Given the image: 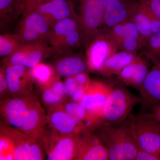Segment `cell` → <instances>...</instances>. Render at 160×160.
Returning <instances> with one entry per match:
<instances>
[{
    "label": "cell",
    "mask_w": 160,
    "mask_h": 160,
    "mask_svg": "<svg viewBox=\"0 0 160 160\" xmlns=\"http://www.w3.org/2000/svg\"><path fill=\"white\" fill-rule=\"evenodd\" d=\"M95 132L107 149L109 160H134L138 146L130 131L129 118L116 125L102 124Z\"/></svg>",
    "instance_id": "cell-1"
},
{
    "label": "cell",
    "mask_w": 160,
    "mask_h": 160,
    "mask_svg": "<svg viewBox=\"0 0 160 160\" xmlns=\"http://www.w3.org/2000/svg\"><path fill=\"white\" fill-rule=\"evenodd\" d=\"M49 44L58 55L85 47L84 31L77 18H67L57 23L51 28Z\"/></svg>",
    "instance_id": "cell-2"
},
{
    "label": "cell",
    "mask_w": 160,
    "mask_h": 160,
    "mask_svg": "<svg viewBox=\"0 0 160 160\" xmlns=\"http://www.w3.org/2000/svg\"><path fill=\"white\" fill-rule=\"evenodd\" d=\"M129 127L138 147L157 156L160 149V122L152 113L129 117Z\"/></svg>",
    "instance_id": "cell-3"
},
{
    "label": "cell",
    "mask_w": 160,
    "mask_h": 160,
    "mask_svg": "<svg viewBox=\"0 0 160 160\" xmlns=\"http://www.w3.org/2000/svg\"><path fill=\"white\" fill-rule=\"evenodd\" d=\"M140 98L122 86H111L101 118L102 124L116 125L126 121L132 108L141 103Z\"/></svg>",
    "instance_id": "cell-4"
},
{
    "label": "cell",
    "mask_w": 160,
    "mask_h": 160,
    "mask_svg": "<svg viewBox=\"0 0 160 160\" xmlns=\"http://www.w3.org/2000/svg\"><path fill=\"white\" fill-rule=\"evenodd\" d=\"M76 16L85 35V48L98 35L103 32V0H70Z\"/></svg>",
    "instance_id": "cell-5"
},
{
    "label": "cell",
    "mask_w": 160,
    "mask_h": 160,
    "mask_svg": "<svg viewBox=\"0 0 160 160\" xmlns=\"http://www.w3.org/2000/svg\"><path fill=\"white\" fill-rule=\"evenodd\" d=\"M51 28L45 18L32 8L24 7L14 34L22 44H49Z\"/></svg>",
    "instance_id": "cell-6"
},
{
    "label": "cell",
    "mask_w": 160,
    "mask_h": 160,
    "mask_svg": "<svg viewBox=\"0 0 160 160\" xmlns=\"http://www.w3.org/2000/svg\"><path fill=\"white\" fill-rule=\"evenodd\" d=\"M49 160H76L79 134H63L50 128L38 140Z\"/></svg>",
    "instance_id": "cell-7"
},
{
    "label": "cell",
    "mask_w": 160,
    "mask_h": 160,
    "mask_svg": "<svg viewBox=\"0 0 160 160\" xmlns=\"http://www.w3.org/2000/svg\"><path fill=\"white\" fill-rule=\"evenodd\" d=\"M52 54L54 50L49 44H24L14 53L3 58L2 65H20L32 69Z\"/></svg>",
    "instance_id": "cell-8"
},
{
    "label": "cell",
    "mask_w": 160,
    "mask_h": 160,
    "mask_svg": "<svg viewBox=\"0 0 160 160\" xmlns=\"http://www.w3.org/2000/svg\"><path fill=\"white\" fill-rule=\"evenodd\" d=\"M36 98L32 92L3 101L1 104V113L4 123L20 130L29 107Z\"/></svg>",
    "instance_id": "cell-9"
},
{
    "label": "cell",
    "mask_w": 160,
    "mask_h": 160,
    "mask_svg": "<svg viewBox=\"0 0 160 160\" xmlns=\"http://www.w3.org/2000/svg\"><path fill=\"white\" fill-rule=\"evenodd\" d=\"M86 57L89 71L98 72L108 58L118 51L117 46L107 35L101 32L86 48Z\"/></svg>",
    "instance_id": "cell-10"
},
{
    "label": "cell",
    "mask_w": 160,
    "mask_h": 160,
    "mask_svg": "<svg viewBox=\"0 0 160 160\" xmlns=\"http://www.w3.org/2000/svg\"><path fill=\"white\" fill-rule=\"evenodd\" d=\"M103 32L118 24L131 20L138 0H103Z\"/></svg>",
    "instance_id": "cell-11"
},
{
    "label": "cell",
    "mask_w": 160,
    "mask_h": 160,
    "mask_svg": "<svg viewBox=\"0 0 160 160\" xmlns=\"http://www.w3.org/2000/svg\"><path fill=\"white\" fill-rule=\"evenodd\" d=\"M4 66L8 90L12 97L20 96L32 92L34 81L30 69L20 65Z\"/></svg>",
    "instance_id": "cell-12"
},
{
    "label": "cell",
    "mask_w": 160,
    "mask_h": 160,
    "mask_svg": "<svg viewBox=\"0 0 160 160\" xmlns=\"http://www.w3.org/2000/svg\"><path fill=\"white\" fill-rule=\"evenodd\" d=\"M111 86L102 82L91 81L79 104L86 111L101 121Z\"/></svg>",
    "instance_id": "cell-13"
},
{
    "label": "cell",
    "mask_w": 160,
    "mask_h": 160,
    "mask_svg": "<svg viewBox=\"0 0 160 160\" xmlns=\"http://www.w3.org/2000/svg\"><path fill=\"white\" fill-rule=\"evenodd\" d=\"M77 160H108V152L95 131L79 133Z\"/></svg>",
    "instance_id": "cell-14"
},
{
    "label": "cell",
    "mask_w": 160,
    "mask_h": 160,
    "mask_svg": "<svg viewBox=\"0 0 160 160\" xmlns=\"http://www.w3.org/2000/svg\"><path fill=\"white\" fill-rule=\"evenodd\" d=\"M142 86L139 90L143 110H152L160 104V63L153 62Z\"/></svg>",
    "instance_id": "cell-15"
},
{
    "label": "cell",
    "mask_w": 160,
    "mask_h": 160,
    "mask_svg": "<svg viewBox=\"0 0 160 160\" xmlns=\"http://www.w3.org/2000/svg\"><path fill=\"white\" fill-rule=\"evenodd\" d=\"M47 124V115L37 98L29 107L20 130L39 140L46 132Z\"/></svg>",
    "instance_id": "cell-16"
},
{
    "label": "cell",
    "mask_w": 160,
    "mask_h": 160,
    "mask_svg": "<svg viewBox=\"0 0 160 160\" xmlns=\"http://www.w3.org/2000/svg\"><path fill=\"white\" fill-rule=\"evenodd\" d=\"M32 9L43 16L51 28L60 21L67 18H77L70 0H54L38 5Z\"/></svg>",
    "instance_id": "cell-17"
},
{
    "label": "cell",
    "mask_w": 160,
    "mask_h": 160,
    "mask_svg": "<svg viewBox=\"0 0 160 160\" xmlns=\"http://www.w3.org/2000/svg\"><path fill=\"white\" fill-rule=\"evenodd\" d=\"M53 66L56 74L59 77H69L89 71L86 56L72 52L59 55Z\"/></svg>",
    "instance_id": "cell-18"
},
{
    "label": "cell",
    "mask_w": 160,
    "mask_h": 160,
    "mask_svg": "<svg viewBox=\"0 0 160 160\" xmlns=\"http://www.w3.org/2000/svg\"><path fill=\"white\" fill-rule=\"evenodd\" d=\"M47 122L49 127L63 134H77L82 132L75 120L62 106L48 109Z\"/></svg>",
    "instance_id": "cell-19"
},
{
    "label": "cell",
    "mask_w": 160,
    "mask_h": 160,
    "mask_svg": "<svg viewBox=\"0 0 160 160\" xmlns=\"http://www.w3.org/2000/svg\"><path fill=\"white\" fill-rule=\"evenodd\" d=\"M69 115L73 118L82 132L87 130L95 131L102 125L100 119L89 113L78 103L67 100L62 105Z\"/></svg>",
    "instance_id": "cell-20"
},
{
    "label": "cell",
    "mask_w": 160,
    "mask_h": 160,
    "mask_svg": "<svg viewBox=\"0 0 160 160\" xmlns=\"http://www.w3.org/2000/svg\"><path fill=\"white\" fill-rule=\"evenodd\" d=\"M25 0H0L1 30L8 29L22 13Z\"/></svg>",
    "instance_id": "cell-21"
},
{
    "label": "cell",
    "mask_w": 160,
    "mask_h": 160,
    "mask_svg": "<svg viewBox=\"0 0 160 160\" xmlns=\"http://www.w3.org/2000/svg\"><path fill=\"white\" fill-rule=\"evenodd\" d=\"M137 52L118 51L105 61L102 68L98 72L105 77L117 75L122 69L137 57Z\"/></svg>",
    "instance_id": "cell-22"
},
{
    "label": "cell",
    "mask_w": 160,
    "mask_h": 160,
    "mask_svg": "<svg viewBox=\"0 0 160 160\" xmlns=\"http://www.w3.org/2000/svg\"><path fill=\"white\" fill-rule=\"evenodd\" d=\"M14 146L15 160H30L28 135L4 122Z\"/></svg>",
    "instance_id": "cell-23"
},
{
    "label": "cell",
    "mask_w": 160,
    "mask_h": 160,
    "mask_svg": "<svg viewBox=\"0 0 160 160\" xmlns=\"http://www.w3.org/2000/svg\"><path fill=\"white\" fill-rule=\"evenodd\" d=\"M131 20L134 23L139 32L143 48L153 32L145 6L139 1Z\"/></svg>",
    "instance_id": "cell-24"
},
{
    "label": "cell",
    "mask_w": 160,
    "mask_h": 160,
    "mask_svg": "<svg viewBox=\"0 0 160 160\" xmlns=\"http://www.w3.org/2000/svg\"><path fill=\"white\" fill-rule=\"evenodd\" d=\"M32 76L40 89L46 87L57 75L56 74L53 66L41 62L30 69Z\"/></svg>",
    "instance_id": "cell-25"
},
{
    "label": "cell",
    "mask_w": 160,
    "mask_h": 160,
    "mask_svg": "<svg viewBox=\"0 0 160 160\" xmlns=\"http://www.w3.org/2000/svg\"><path fill=\"white\" fill-rule=\"evenodd\" d=\"M0 160H15L14 146L4 123H1Z\"/></svg>",
    "instance_id": "cell-26"
},
{
    "label": "cell",
    "mask_w": 160,
    "mask_h": 160,
    "mask_svg": "<svg viewBox=\"0 0 160 160\" xmlns=\"http://www.w3.org/2000/svg\"><path fill=\"white\" fill-rule=\"evenodd\" d=\"M23 44L13 33H1L0 35V56H8L18 50Z\"/></svg>",
    "instance_id": "cell-27"
},
{
    "label": "cell",
    "mask_w": 160,
    "mask_h": 160,
    "mask_svg": "<svg viewBox=\"0 0 160 160\" xmlns=\"http://www.w3.org/2000/svg\"><path fill=\"white\" fill-rule=\"evenodd\" d=\"M142 50L147 59L160 63V30L152 35Z\"/></svg>",
    "instance_id": "cell-28"
},
{
    "label": "cell",
    "mask_w": 160,
    "mask_h": 160,
    "mask_svg": "<svg viewBox=\"0 0 160 160\" xmlns=\"http://www.w3.org/2000/svg\"><path fill=\"white\" fill-rule=\"evenodd\" d=\"M146 59L138 55L136 67L129 86L138 90L142 86L149 70V62Z\"/></svg>",
    "instance_id": "cell-29"
},
{
    "label": "cell",
    "mask_w": 160,
    "mask_h": 160,
    "mask_svg": "<svg viewBox=\"0 0 160 160\" xmlns=\"http://www.w3.org/2000/svg\"><path fill=\"white\" fill-rule=\"evenodd\" d=\"M41 90H42V101L48 109L62 106L67 100L49 86L45 87Z\"/></svg>",
    "instance_id": "cell-30"
},
{
    "label": "cell",
    "mask_w": 160,
    "mask_h": 160,
    "mask_svg": "<svg viewBox=\"0 0 160 160\" xmlns=\"http://www.w3.org/2000/svg\"><path fill=\"white\" fill-rule=\"evenodd\" d=\"M137 57L131 62L125 66L117 75L120 81L129 86L133 77L136 67Z\"/></svg>",
    "instance_id": "cell-31"
},
{
    "label": "cell",
    "mask_w": 160,
    "mask_h": 160,
    "mask_svg": "<svg viewBox=\"0 0 160 160\" xmlns=\"http://www.w3.org/2000/svg\"><path fill=\"white\" fill-rule=\"evenodd\" d=\"M28 142L30 149V160H44V150L38 140L28 136Z\"/></svg>",
    "instance_id": "cell-32"
},
{
    "label": "cell",
    "mask_w": 160,
    "mask_h": 160,
    "mask_svg": "<svg viewBox=\"0 0 160 160\" xmlns=\"http://www.w3.org/2000/svg\"><path fill=\"white\" fill-rule=\"evenodd\" d=\"M47 86H49L58 94L67 99V97L66 94L64 82L61 80V78L59 77L57 75Z\"/></svg>",
    "instance_id": "cell-33"
},
{
    "label": "cell",
    "mask_w": 160,
    "mask_h": 160,
    "mask_svg": "<svg viewBox=\"0 0 160 160\" xmlns=\"http://www.w3.org/2000/svg\"><path fill=\"white\" fill-rule=\"evenodd\" d=\"M148 7L160 21V0H138Z\"/></svg>",
    "instance_id": "cell-34"
},
{
    "label": "cell",
    "mask_w": 160,
    "mask_h": 160,
    "mask_svg": "<svg viewBox=\"0 0 160 160\" xmlns=\"http://www.w3.org/2000/svg\"><path fill=\"white\" fill-rule=\"evenodd\" d=\"M64 84L67 98H70L77 89L78 85L74 76L66 78Z\"/></svg>",
    "instance_id": "cell-35"
},
{
    "label": "cell",
    "mask_w": 160,
    "mask_h": 160,
    "mask_svg": "<svg viewBox=\"0 0 160 160\" xmlns=\"http://www.w3.org/2000/svg\"><path fill=\"white\" fill-rule=\"evenodd\" d=\"M9 92L8 84L5 72V66L2 65L0 68V94L1 98L6 95V93Z\"/></svg>",
    "instance_id": "cell-36"
},
{
    "label": "cell",
    "mask_w": 160,
    "mask_h": 160,
    "mask_svg": "<svg viewBox=\"0 0 160 160\" xmlns=\"http://www.w3.org/2000/svg\"><path fill=\"white\" fill-rule=\"evenodd\" d=\"M134 160H159L157 156L140 148L138 146Z\"/></svg>",
    "instance_id": "cell-37"
},
{
    "label": "cell",
    "mask_w": 160,
    "mask_h": 160,
    "mask_svg": "<svg viewBox=\"0 0 160 160\" xmlns=\"http://www.w3.org/2000/svg\"><path fill=\"white\" fill-rule=\"evenodd\" d=\"M89 85L85 86H78L73 94L70 98V100L72 102L79 103L86 93Z\"/></svg>",
    "instance_id": "cell-38"
},
{
    "label": "cell",
    "mask_w": 160,
    "mask_h": 160,
    "mask_svg": "<svg viewBox=\"0 0 160 160\" xmlns=\"http://www.w3.org/2000/svg\"><path fill=\"white\" fill-rule=\"evenodd\" d=\"M74 77L78 86H87L91 81L87 72L78 73L74 76Z\"/></svg>",
    "instance_id": "cell-39"
},
{
    "label": "cell",
    "mask_w": 160,
    "mask_h": 160,
    "mask_svg": "<svg viewBox=\"0 0 160 160\" xmlns=\"http://www.w3.org/2000/svg\"><path fill=\"white\" fill-rule=\"evenodd\" d=\"M54 0H25L24 7L33 8L36 6L51 2Z\"/></svg>",
    "instance_id": "cell-40"
},
{
    "label": "cell",
    "mask_w": 160,
    "mask_h": 160,
    "mask_svg": "<svg viewBox=\"0 0 160 160\" xmlns=\"http://www.w3.org/2000/svg\"><path fill=\"white\" fill-rule=\"evenodd\" d=\"M152 114L160 122V104L152 109Z\"/></svg>",
    "instance_id": "cell-41"
},
{
    "label": "cell",
    "mask_w": 160,
    "mask_h": 160,
    "mask_svg": "<svg viewBox=\"0 0 160 160\" xmlns=\"http://www.w3.org/2000/svg\"><path fill=\"white\" fill-rule=\"evenodd\" d=\"M158 158H159V160H160V149L159 152Z\"/></svg>",
    "instance_id": "cell-42"
}]
</instances>
